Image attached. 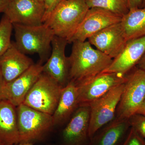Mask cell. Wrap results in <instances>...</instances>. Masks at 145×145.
I'll return each mask as SVG.
<instances>
[{
  "label": "cell",
  "mask_w": 145,
  "mask_h": 145,
  "mask_svg": "<svg viewBox=\"0 0 145 145\" xmlns=\"http://www.w3.org/2000/svg\"><path fill=\"white\" fill-rule=\"evenodd\" d=\"M72 43L70 56L69 80L75 83L98 75L112 62L110 57L93 48L88 41Z\"/></svg>",
  "instance_id": "1"
},
{
  "label": "cell",
  "mask_w": 145,
  "mask_h": 145,
  "mask_svg": "<svg viewBox=\"0 0 145 145\" xmlns=\"http://www.w3.org/2000/svg\"><path fill=\"white\" fill-rule=\"evenodd\" d=\"M16 41L18 49L25 54H38L42 64L51 54L52 42L55 36L46 24L26 25L13 24Z\"/></svg>",
  "instance_id": "2"
},
{
  "label": "cell",
  "mask_w": 145,
  "mask_h": 145,
  "mask_svg": "<svg viewBox=\"0 0 145 145\" xmlns=\"http://www.w3.org/2000/svg\"><path fill=\"white\" fill-rule=\"evenodd\" d=\"M89 8L86 0H61L44 24L55 36L67 39L68 42Z\"/></svg>",
  "instance_id": "3"
},
{
  "label": "cell",
  "mask_w": 145,
  "mask_h": 145,
  "mask_svg": "<svg viewBox=\"0 0 145 145\" xmlns=\"http://www.w3.org/2000/svg\"><path fill=\"white\" fill-rule=\"evenodd\" d=\"M20 143L34 142L43 139L54 126L52 115L22 104L16 107Z\"/></svg>",
  "instance_id": "4"
},
{
  "label": "cell",
  "mask_w": 145,
  "mask_h": 145,
  "mask_svg": "<svg viewBox=\"0 0 145 145\" xmlns=\"http://www.w3.org/2000/svg\"><path fill=\"white\" fill-rule=\"evenodd\" d=\"M63 88L42 72L27 93L23 104L52 115L57 108Z\"/></svg>",
  "instance_id": "5"
},
{
  "label": "cell",
  "mask_w": 145,
  "mask_h": 145,
  "mask_svg": "<svg viewBox=\"0 0 145 145\" xmlns=\"http://www.w3.org/2000/svg\"><path fill=\"white\" fill-rule=\"evenodd\" d=\"M145 99V71L135 67L126 75L115 118L129 119L135 114Z\"/></svg>",
  "instance_id": "6"
},
{
  "label": "cell",
  "mask_w": 145,
  "mask_h": 145,
  "mask_svg": "<svg viewBox=\"0 0 145 145\" xmlns=\"http://www.w3.org/2000/svg\"><path fill=\"white\" fill-rule=\"evenodd\" d=\"M124 86L125 82L114 87L89 104V133L90 139L97 131L115 118Z\"/></svg>",
  "instance_id": "7"
},
{
  "label": "cell",
  "mask_w": 145,
  "mask_h": 145,
  "mask_svg": "<svg viewBox=\"0 0 145 145\" xmlns=\"http://www.w3.org/2000/svg\"><path fill=\"white\" fill-rule=\"evenodd\" d=\"M126 75L115 72H101L93 77L75 83L79 106H89L114 87L124 83Z\"/></svg>",
  "instance_id": "8"
},
{
  "label": "cell",
  "mask_w": 145,
  "mask_h": 145,
  "mask_svg": "<svg viewBox=\"0 0 145 145\" xmlns=\"http://www.w3.org/2000/svg\"><path fill=\"white\" fill-rule=\"evenodd\" d=\"M122 18L107 10L98 8H89L68 43L84 42L104 28L120 22Z\"/></svg>",
  "instance_id": "9"
},
{
  "label": "cell",
  "mask_w": 145,
  "mask_h": 145,
  "mask_svg": "<svg viewBox=\"0 0 145 145\" xmlns=\"http://www.w3.org/2000/svg\"><path fill=\"white\" fill-rule=\"evenodd\" d=\"M67 39L54 36L52 42L50 56L44 65L43 72L64 87L70 82L68 57L65 54Z\"/></svg>",
  "instance_id": "10"
},
{
  "label": "cell",
  "mask_w": 145,
  "mask_h": 145,
  "mask_svg": "<svg viewBox=\"0 0 145 145\" xmlns=\"http://www.w3.org/2000/svg\"><path fill=\"white\" fill-rule=\"evenodd\" d=\"M44 3L36 0H12L4 13L13 24L26 25L43 24Z\"/></svg>",
  "instance_id": "11"
},
{
  "label": "cell",
  "mask_w": 145,
  "mask_h": 145,
  "mask_svg": "<svg viewBox=\"0 0 145 145\" xmlns=\"http://www.w3.org/2000/svg\"><path fill=\"white\" fill-rule=\"evenodd\" d=\"M89 106H79L62 131L60 145H89Z\"/></svg>",
  "instance_id": "12"
},
{
  "label": "cell",
  "mask_w": 145,
  "mask_h": 145,
  "mask_svg": "<svg viewBox=\"0 0 145 145\" xmlns=\"http://www.w3.org/2000/svg\"><path fill=\"white\" fill-rule=\"evenodd\" d=\"M42 72L41 63L32 65L15 80L5 84L3 99L9 101L16 107L23 104L27 93Z\"/></svg>",
  "instance_id": "13"
},
{
  "label": "cell",
  "mask_w": 145,
  "mask_h": 145,
  "mask_svg": "<svg viewBox=\"0 0 145 145\" xmlns=\"http://www.w3.org/2000/svg\"><path fill=\"white\" fill-rule=\"evenodd\" d=\"M88 41L112 59L122 52L127 42L120 22L102 29L91 36Z\"/></svg>",
  "instance_id": "14"
},
{
  "label": "cell",
  "mask_w": 145,
  "mask_h": 145,
  "mask_svg": "<svg viewBox=\"0 0 145 145\" xmlns=\"http://www.w3.org/2000/svg\"><path fill=\"white\" fill-rule=\"evenodd\" d=\"M145 52V36L127 41L124 48L102 72L126 75L137 65Z\"/></svg>",
  "instance_id": "15"
},
{
  "label": "cell",
  "mask_w": 145,
  "mask_h": 145,
  "mask_svg": "<svg viewBox=\"0 0 145 145\" xmlns=\"http://www.w3.org/2000/svg\"><path fill=\"white\" fill-rule=\"evenodd\" d=\"M33 60L20 51L14 42L0 56V71L5 83L15 80L34 64Z\"/></svg>",
  "instance_id": "16"
},
{
  "label": "cell",
  "mask_w": 145,
  "mask_h": 145,
  "mask_svg": "<svg viewBox=\"0 0 145 145\" xmlns=\"http://www.w3.org/2000/svg\"><path fill=\"white\" fill-rule=\"evenodd\" d=\"M131 127L129 119L114 118L96 131L89 145H122Z\"/></svg>",
  "instance_id": "17"
},
{
  "label": "cell",
  "mask_w": 145,
  "mask_h": 145,
  "mask_svg": "<svg viewBox=\"0 0 145 145\" xmlns=\"http://www.w3.org/2000/svg\"><path fill=\"white\" fill-rule=\"evenodd\" d=\"M0 142L3 145L20 144L16 107L4 99L0 101Z\"/></svg>",
  "instance_id": "18"
},
{
  "label": "cell",
  "mask_w": 145,
  "mask_h": 145,
  "mask_svg": "<svg viewBox=\"0 0 145 145\" xmlns=\"http://www.w3.org/2000/svg\"><path fill=\"white\" fill-rule=\"evenodd\" d=\"M79 107L77 86L70 81L63 88L57 108L52 115L54 126L66 124Z\"/></svg>",
  "instance_id": "19"
},
{
  "label": "cell",
  "mask_w": 145,
  "mask_h": 145,
  "mask_svg": "<svg viewBox=\"0 0 145 145\" xmlns=\"http://www.w3.org/2000/svg\"><path fill=\"white\" fill-rule=\"evenodd\" d=\"M127 41L145 36V7L130 9L120 22Z\"/></svg>",
  "instance_id": "20"
},
{
  "label": "cell",
  "mask_w": 145,
  "mask_h": 145,
  "mask_svg": "<svg viewBox=\"0 0 145 145\" xmlns=\"http://www.w3.org/2000/svg\"><path fill=\"white\" fill-rule=\"evenodd\" d=\"M89 8H102L122 18L129 11L127 0H86Z\"/></svg>",
  "instance_id": "21"
},
{
  "label": "cell",
  "mask_w": 145,
  "mask_h": 145,
  "mask_svg": "<svg viewBox=\"0 0 145 145\" xmlns=\"http://www.w3.org/2000/svg\"><path fill=\"white\" fill-rule=\"evenodd\" d=\"M13 24L4 15L0 21V56L7 50L11 43L10 40Z\"/></svg>",
  "instance_id": "22"
},
{
  "label": "cell",
  "mask_w": 145,
  "mask_h": 145,
  "mask_svg": "<svg viewBox=\"0 0 145 145\" xmlns=\"http://www.w3.org/2000/svg\"><path fill=\"white\" fill-rule=\"evenodd\" d=\"M131 127L145 140V115L135 114L129 118Z\"/></svg>",
  "instance_id": "23"
},
{
  "label": "cell",
  "mask_w": 145,
  "mask_h": 145,
  "mask_svg": "<svg viewBox=\"0 0 145 145\" xmlns=\"http://www.w3.org/2000/svg\"><path fill=\"white\" fill-rule=\"evenodd\" d=\"M122 145H145V140L131 127L127 136Z\"/></svg>",
  "instance_id": "24"
},
{
  "label": "cell",
  "mask_w": 145,
  "mask_h": 145,
  "mask_svg": "<svg viewBox=\"0 0 145 145\" xmlns=\"http://www.w3.org/2000/svg\"><path fill=\"white\" fill-rule=\"evenodd\" d=\"M60 2V0H44L45 13L44 16L43 23L49 18L52 11Z\"/></svg>",
  "instance_id": "25"
},
{
  "label": "cell",
  "mask_w": 145,
  "mask_h": 145,
  "mask_svg": "<svg viewBox=\"0 0 145 145\" xmlns=\"http://www.w3.org/2000/svg\"><path fill=\"white\" fill-rule=\"evenodd\" d=\"M129 10L141 8L144 0H127Z\"/></svg>",
  "instance_id": "26"
},
{
  "label": "cell",
  "mask_w": 145,
  "mask_h": 145,
  "mask_svg": "<svg viewBox=\"0 0 145 145\" xmlns=\"http://www.w3.org/2000/svg\"><path fill=\"white\" fill-rule=\"evenodd\" d=\"M10 1V0H0V13H5Z\"/></svg>",
  "instance_id": "27"
},
{
  "label": "cell",
  "mask_w": 145,
  "mask_h": 145,
  "mask_svg": "<svg viewBox=\"0 0 145 145\" xmlns=\"http://www.w3.org/2000/svg\"><path fill=\"white\" fill-rule=\"evenodd\" d=\"M5 85V83L0 71V101L3 99V89Z\"/></svg>",
  "instance_id": "28"
},
{
  "label": "cell",
  "mask_w": 145,
  "mask_h": 145,
  "mask_svg": "<svg viewBox=\"0 0 145 145\" xmlns=\"http://www.w3.org/2000/svg\"><path fill=\"white\" fill-rule=\"evenodd\" d=\"M135 114L145 115V99L140 105Z\"/></svg>",
  "instance_id": "29"
},
{
  "label": "cell",
  "mask_w": 145,
  "mask_h": 145,
  "mask_svg": "<svg viewBox=\"0 0 145 145\" xmlns=\"http://www.w3.org/2000/svg\"><path fill=\"white\" fill-rule=\"evenodd\" d=\"M136 67L145 71V52Z\"/></svg>",
  "instance_id": "30"
},
{
  "label": "cell",
  "mask_w": 145,
  "mask_h": 145,
  "mask_svg": "<svg viewBox=\"0 0 145 145\" xmlns=\"http://www.w3.org/2000/svg\"><path fill=\"white\" fill-rule=\"evenodd\" d=\"M12 145H34L33 144L31 143H20V144H14Z\"/></svg>",
  "instance_id": "31"
},
{
  "label": "cell",
  "mask_w": 145,
  "mask_h": 145,
  "mask_svg": "<svg viewBox=\"0 0 145 145\" xmlns=\"http://www.w3.org/2000/svg\"><path fill=\"white\" fill-rule=\"evenodd\" d=\"M144 7H145V0H144V1H143L142 5V7L141 8H144Z\"/></svg>",
  "instance_id": "32"
},
{
  "label": "cell",
  "mask_w": 145,
  "mask_h": 145,
  "mask_svg": "<svg viewBox=\"0 0 145 145\" xmlns=\"http://www.w3.org/2000/svg\"><path fill=\"white\" fill-rule=\"evenodd\" d=\"M36 1H38L42 3H44V0H36Z\"/></svg>",
  "instance_id": "33"
},
{
  "label": "cell",
  "mask_w": 145,
  "mask_h": 145,
  "mask_svg": "<svg viewBox=\"0 0 145 145\" xmlns=\"http://www.w3.org/2000/svg\"><path fill=\"white\" fill-rule=\"evenodd\" d=\"M0 145H3L1 142H0Z\"/></svg>",
  "instance_id": "34"
},
{
  "label": "cell",
  "mask_w": 145,
  "mask_h": 145,
  "mask_svg": "<svg viewBox=\"0 0 145 145\" xmlns=\"http://www.w3.org/2000/svg\"><path fill=\"white\" fill-rule=\"evenodd\" d=\"M61 1V0H60V2Z\"/></svg>",
  "instance_id": "35"
},
{
  "label": "cell",
  "mask_w": 145,
  "mask_h": 145,
  "mask_svg": "<svg viewBox=\"0 0 145 145\" xmlns=\"http://www.w3.org/2000/svg\"><path fill=\"white\" fill-rule=\"evenodd\" d=\"M10 1H12V0H10Z\"/></svg>",
  "instance_id": "36"
}]
</instances>
